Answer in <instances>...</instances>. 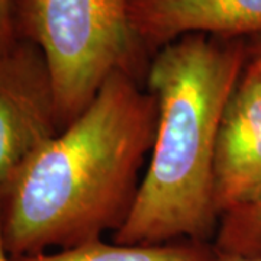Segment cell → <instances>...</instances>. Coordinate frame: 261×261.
<instances>
[{"label": "cell", "instance_id": "ba28073f", "mask_svg": "<svg viewBox=\"0 0 261 261\" xmlns=\"http://www.w3.org/2000/svg\"><path fill=\"white\" fill-rule=\"evenodd\" d=\"M214 245L221 255H254L261 252V205L224 215Z\"/></svg>", "mask_w": 261, "mask_h": 261}, {"label": "cell", "instance_id": "3957f363", "mask_svg": "<svg viewBox=\"0 0 261 261\" xmlns=\"http://www.w3.org/2000/svg\"><path fill=\"white\" fill-rule=\"evenodd\" d=\"M18 39L42 53L60 130L93 102L115 71H135L144 57L129 0H12Z\"/></svg>", "mask_w": 261, "mask_h": 261}, {"label": "cell", "instance_id": "277c9868", "mask_svg": "<svg viewBox=\"0 0 261 261\" xmlns=\"http://www.w3.org/2000/svg\"><path fill=\"white\" fill-rule=\"evenodd\" d=\"M58 132L44 56L18 39L0 57V202L28 160Z\"/></svg>", "mask_w": 261, "mask_h": 261}, {"label": "cell", "instance_id": "7c38bea8", "mask_svg": "<svg viewBox=\"0 0 261 261\" xmlns=\"http://www.w3.org/2000/svg\"><path fill=\"white\" fill-rule=\"evenodd\" d=\"M0 261H13L8 250H6L5 237H3V226H2V218H0Z\"/></svg>", "mask_w": 261, "mask_h": 261}, {"label": "cell", "instance_id": "7a4b0ae2", "mask_svg": "<svg viewBox=\"0 0 261 261\" xmlns=\"http://www.w3.org/2000/svg\"><path fill=\"white\" fill-rule=\"evenodd\" d=\"M245 63V38L187 34L155 53L147 74L159 109L154 144L135 205L113 243L215 240V152Z\"/></svg>", "mask_w": 261, "mask_h": 261}, {"label": "cell", "instance_id": "6da1fadb", "mask_svg": "<svg viewBox=\"0 0 261 261\" xmlns=\"http://www.w3.org/2000/svg\"><path fill=\"white\" fill-rule=\"evenodd\" d=\"M157 100L115 71L87 106L48 140L0 202L12 258L73 248L119 231L135 205L152 149Z\"/></svg>", "mask_w": 261, "mask_h": 261}, {"label": "cell", "instance_id": "8992f818", "mask_svg": "<svg viewBox=\"0 0 261 261\" xmlns=\"http://www.w3.org/2000/svg\"><path fill=\"white\" fill-rule=\"evenodd\" d=\"M129 16L144 49L159 51L187 34H261V0H129Z\"/></svg>", "mask_w": 261, "mask_h": 261}, {"label": "cell", "instance_id": "8fae6325", "mask_svg": "<svg viewBox=\"0 0 261 261\" xmlns=\"http://www.w3.org/2000/svg\"><path fill=\"white\" fill-rule=\"evenodd\" d=\"M219 261H261V252L254 255H221Z\"/></svg>", "mask_w": 261, "mask_h": 261}, {"label": "cell", "instance_id": "5b68a950", "mask_svg": "<svg viewBox=\"0 0 261 261\" xmlns=\"http://www.w3.org/2000/svg\"><path fill=\"white\" fill-rule=\"evenodd\" d=\"M214 202L219 221L233 211L261 205V84L245 68L219 129Z\"/></svg>", "mask_w": 261, "mask_h": 261}, {"label": "cell", "instance_id": "9c48e42d", "mask_svg": "<svg viewBox=\"0 0 261 261\" xmlns=\"http://www.w3.org/2000/svg\"><path fill=\"white\" fill-rule=\"evenodd\" d=\"M18 42L13 20V2L0 0V57H3Z\"/></svg>", "mask_w": 261, "mask_h": 261}, {"label": "cell", "instance_id": "52a82bcc", "mask_svg": "<svg viewBox=\"0 0 261 261\" xmlns=\"http://www.w3.org/2000/svg\"><path fill=\"white\" fill-rule=\"evenodd\" d=\"M214 243L174 241L159 245H123L96 240L57 252H41L13 261H219Z\"/></svg>", "mask_w": 261, "mask_h": 261}, {"label": "cell", "instance_id": "30bf717a", "mask_svg": "<svg viewBox=\"0 0 261 261\" xmlns=\"http://www.w3.org/2000/svg\"><path fill=\"white\" fill-rule=\"evenodd\" d=\"M245 70L251 73L261 84V34L247 41V63Z\"/></svg>", "mask_w": 261, "mask_h": 261}]
</instances>
